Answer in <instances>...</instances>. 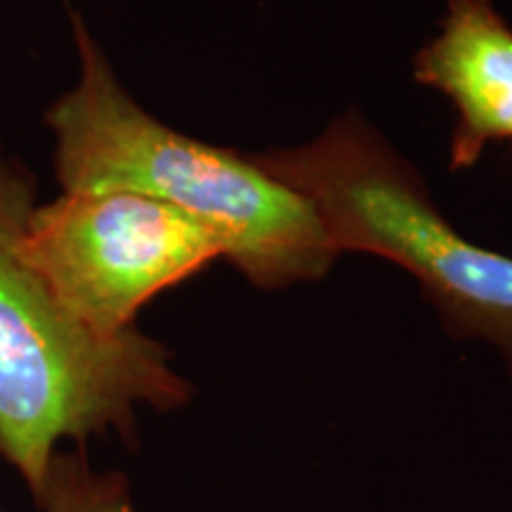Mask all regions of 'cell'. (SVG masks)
Listing matches in <instances>:
<instances>
[{
  "mask_svg": "<svg viewBox=\"0 0 512 512\" xmlns=\"http://www.w3.org/2000/svg\"><path fill=\"white\" fill-rule=\"evenodd\" d=\"M36 183L0 147V456L31 494L62 441L136 432L140 408L174 411L192 387L162 344L138 328L119 335L74 316L22 252Z\"/></svg>",
  "mask_w": 512,
  "mask_h": 512,
  "instance_id": "obj_2",
  "label": "cell"
},
{
  "mask_svg": "<svg viewBox=\"0 0 512 512\" xmlns=\"http://www.w3.org/2000/svg\"><path fill=\"white\" fill-rule=\"evenodd\" d=\"M413 74L453 102V171L475 166L491 143L512 140V27L491 0H448Z\"/></svg>",
  "mask_w": 512,
  "mask_h": 512,
  "instance_id": "obj_5",
  "label": "cell"
},
{
  "mask_svg": "<svg viewBox=\"0 0 512 512\" xmlns=\"http://www.w3.org/2000/svg\"><path fill=\"white\" fill-rule=\"evenodd\" d=\"M41 512H136L126 477L95 472L83 453H60L34 494Z\"/></svg>",
  "mask_w": 512,
  "mask_h": 512,
  "instance_id": "obj_6",
  "label": "cell"
},
{
  "mask_svg": "<svg viewBox=\"0 0 512 512\" xmlns=\"http://www.w3.org/2000/svg\"><path fill=\"white\" fill-rule=\"evenodd\" d=\"M79 76L46 112L62 190H128L183 211L256 287L320 280L339 249L313 204L228 147L185 136L121 86L79 12H69Z\"/></svg>",
  "mask_w": 512,
  "mask_h": 512,
  "instance_id": "obj_1",
  "label": "cell"
},
{
  "mask_svg": "<svg viewBox=\"0 0 512 512\" xmlns=\"http://www.w3.org/2000/svg\"><path fill=\"white\" fill-rule=\"evenodd\" d=\"M252 159L313 204L339 254L368 252L406 268L446 330L491 344L512 375V256L463 238L361 114L344 112L311 143Z\"/></svg>",
  "mask_w": 512,
  "mask_h": 512,
  "instance_id": "obj_3",
  "label": "cell"
},
{
  "mask_svg": "<svg viewBox=\"0 0 512 512\" xmlns=\"http://www.w3.org/2000/svg\"><path fill=\"white\" fill-rule=\"evenodd\" d=\"M22 252L62 304L105 335L136 328L150 299L223 259L200 223L128 190H62L36 202Z\"/></svg>",
  "mask_w": 512,
  "mask_h": 512,
  "instance_id": "obj_4",
  "label": "cell"
}]
</instances>
